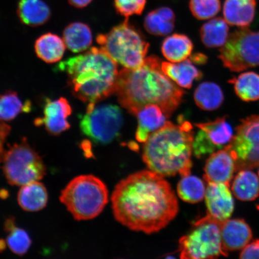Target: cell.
<instances>
[{"mask_svg": "<svg viewBox=\"0 0 259 259\" xmlns=\"http://www.w3.org/2000/svg\"><path fill=\"white\" fill-rule=\"evenodd\" d=\"M111 202L116 221L147 234L166 228L179 210L169 183L151 170L138 171L121 180L113 190Z\"/></svg>", "mask_w": 259, "mask_h": 259, "instance_id": "obj_1", "label": "cell"}, {"mask_svg": "<svg viewBox=\"0 0 259 259\" xmlns=\"http://www.w3.org/2000/svg\"><path fill=\"white\" fill-rule=\"evenodd\" d=\"M155 56L145 58L137 69L119 72L115 93L119 104L133 115L144 106H160L167 118L183 101L184 91L165 74Z\"/></svg>", "mask_w": 259, "mask_h": 259, "instance_id": "obj_2", "label": "cell"}, {"mask_svg": "<svg viewBox=\"0 0 259 259\" xmlns=\"http://www.w3.org/2000/svg\"><path fill=\"white\" fill-rule=\"evenodd\" d=\"M56 70L66 73L71 92L86 103L87 109L115 93L119 74L117 63L102 48H92L62 61Z\"/></svg>", "mask_w": 259, "mask_h": 259, "instance_id": "obj_3", "label": "cell"}, {"mask_svg": "<svg viewBox=\"0 0 259 259\" xmlns=\"http://www.w3.org/2000/svg\"><path fill=\"white\" fill-rule=\"evenodd\" d=\"M194 133L193 126L181 119L167 121L144 142L142 158L149 169L165 177L191 174Z\"/></svg>", "mask_w": 259, "mask_h": 259, "instance_id": "obj_4", "label": "cell"}, {"mask_svg": "<svg viewBox=\"0 0 259 259\" xmlns=\"http://www.w3.org/2000/svg\"><path fill=\"white\" fill-rule=\"evenodd\" d=\"M108 190L105 184L92 175L74 178L61 192L60 197L77 221L98 216L108 202Z\"/></svg>", "mask_w": 259, "mask_h": 259, "instance_id": "obj_5", "label": "cell"}, {"mask_svg": "<svg viewBox=\"0 0 259 259\" xmlns=\"http://www.w3.org/2000/svg\"><path fill=\"white\" fill-rule=\"evenodd\" d=\"M97 41L113 61L129 69H137L144 63L150 46L128 18L108 33L98 35Z\"/></svg>", "mask_w": 259, "mask_h": 259, "instance_id": "obj_6", "label": "cell"}, {"mask_svg": "<svg viewBox=\"0 0 259 259\" xmlns=\"http://www.w3.org/2000/svg\"><path fill=\"white\" fill-rule=\"evenodd\" d=\"M220 223L207 215L196 222L192 231L180 239V257L202 259L228 256V252L223 247Z\"/></svg>", "mask_w": 259, "mask_h": 259, "instance_id": "obj_7", "label": "cell"}, {"mask_svg": "<svg viewBox=\"0 0 259 259\" xmlns=\"http://www.w3.org/2000/svg\"><path fill=\"white\" fill-rule=\"evenodd\" d=\"M2 160L3 171L12 186H23L38 181L46 174L43 160L25 139L6 151Z\"/></svg>", "mask_w": 259, "mask_h": 259, "instance_id": "obj_8", "label": "cell"}, {"mask_svg": "<svg viewBox=\"0 0 259 259\" xmlns=\"http://www.w3.org/2000/svg\"><path fill=\"white\" fill-rule=\"evenodd\" d=\"M219 58L232 72L259 66V31L246 27L232 32L220 49Z\"/></svg>", "mask_w": 259, "mask_h": 259, "instance_id": "obj_9", "label": "cell"}, {"mask_svg": "<svg viewBox=\"0 0 259 259\" xmlns=\"http://www.w3.org/2000/svg\"><path fill=\"white\" fill-rule=\"evenodd\" d=\"M122 124L121 110L114 105H96L80 116L81 132L97 144H108L114 140Z\"/></svg>", "mask_w": 259, "mask_h": 259, "instance_id": "obj_10", "label": "cell"}, {"mask_svg": "<svg viewBox=\"0 0 259 259\" xmlns=\"http://www.w3.org/2000/svg\"><path fill=\"white\" fill-rule=\"evenodd\" d=\"M236 135L228 145L237 170L259 166V114L241 119Z\"/></svg>", "mask_w": 259, "mask_h": 259, "instance_id": "obj_11", "label": "cell"}, {"mask_svg": "<svg viewBox=\"0 0 259 259\" xmlns=\"http://www.w3.org/2000/svg\"><path fill=\"white\" fill-rule=\"evenodd\" d=\"M195 125L199 131L194 137L193 153L199 158L225 147L234 138V132L226 120V116Z\"/></svg>", "mask_w": 259, "mask_h": 259, "instance_id": "obj_12", "label": "cell"}, {"mask_svg": "<svg viewBox=\"0 0 259 259\" xmlns=\"http://www.w3.org/2000/svg\"><path fill=\"white\" fill-rule=\"evenodd\" d=\"M43 106L44 116L35 119V125L44 126L52 135H59L69 129L70 124L68 118L72 114V108L66 99L46 98Z\"/></svg>", "mask_w": 259, "mask_h": 259, "instance_id": "obj_13", "label": "cell"}, {"mask_svg": "<svg viewBox=\"0 0 259 259\" xmlns=\"http://www.w3.org/2000/svg\"><path fill=\"white\" fill-rule=\"evenodd\" d=\"M206 183V215L216 221L224 222L230 218L234 209V201L230 187L223 183Z\"/></svg>", "mask_w": 259, "mask_h": 259, "instance_id": "obj_14", "label": "cell"}, {"mask_svg": "<svg viewBox=\"0 0 259 259\" xmlns=\"http://www.w3.org/2000/svg\"><path fill=\"white\" fill-rule=\"evenodd\" d=\"M205 179L206 183H223L231 186V181L237 171L234 157L228 145L210 155L206 161Z\"/></svg>", "mask_w": 259, "mask_h": 259, "instance_id": "obj_15", "label": "cell"}, {"mask_svg": "<svg viewBox=\"0 0 259 259\" xmlns=\"http://www.w3.org/2000/svg\"><path fill=\"white\" fill-rule=\"evenodd\" d=\"M220 232L224 250H242L252 238L250 227L242 219L226 220L220 223Z\"/></svg>", "mask_w": 259, "mask_h": 259, "instance_id": "obj_16", "label": "cell"}, {"mask_svg": "<svg viewBox=\"0 0 259 259\" xmlns=\"http://www.w3.org/2000/svg\"><path fill=\"white\" fill-rule=\"evenodd\" d=\"M135 116L138 121L136 138L142 143H144L152 134L163 127L167 118L160 107L156 105H146Z\"/></svg>", "mask_w": 259, "mask_h": 259, "instance_id": "obj_17", "label": "cell"}, {"mask_svg": "<svg viewBox=\"0 0 259 259\" xmlns=\"http://www.w3.org/2000/svg\"><path fill=\"white\" fill-rule=\"evenodd\" d=\"M256 0H226L223 7L225 21L232 26L246 28L253 21Z\"/></svg>", "mask_w": 259, "mask_h": 259, "instance_id": "obj_18", "label": "cell"}, {"mask_svg": "<svg viewBox=\"0 0 259 259\" xmlns=\"http://www.w3.org/2000/svg\"><path fill=\"white\" fill-rule=\"evenodd\" d=\"M163 73L176 82L178 86L189 89L194 80L202 78V73L193 64L191 60L186 59L179 63L161 62Z\"/></svg>", "mask_w": 259, "mask_h": 259, "instance_id": "obj_19", "label": "cell"}, {"mask_svg": "<svg viewBox=\"0 0 259 259\" xmlns=\"http://www.w3.org/2000/svg\"><path fill=\"white\" fill-rule=\"evenodd\" d=\"M17 14L22 24L38 27L49 21L51 9L42 0H19Z\"/></svg>", "mask_w": 259, "mask_h": 259, "instance_id": "obj_20", "label": "cell"}, {"mask_svg": "<svg viewBox=\"0 0 259 259\" xmlns=\"http://www.w3.org/2000/svg\"><path fill=\"white\" fill-rule=\"evenodd\" d=\"M48 200L46 187L38 181L22 186L18 194L19 205L26 211L36 212L43 209Z\"/></svg>", "mask_w": 259, "mask_h": 259, "instance_id": "obj_21", "label": "cell"}, {"mask_svg": "<svg viewBox=\"0 0 259 259\" xmlns=\"http://www.w3.org/2000/svg\"><path fill=\"white\" fill-rule=\"evenodd\" d=\"M63 40L58 35L48 32L38 37L34 44L37 57L47 63H54L62 59L66 50Z\"/></svg>", "mask_w": 259, "mask_h": 259, "instance_id": "obj_22", "label": "cell"}, {"mask_svg": "<svg viewBox=\"0 0 259 259\" xmlns=\"http://www.w3.org/2000/svg\"><path fill=\"white\" fill-rule=\"evenodd\" d=\"M63 40L66 47L74 53L85 51L93 42L92 32L89 26L82 22H73L63 31Z\"/></svg>", "mask_w": 259, "mask_h": 259, "instance_id": "obj_23", "label": "cell"}, {"mask_svg": "<svg viewBox=\"0 0 259 259\" xmlns=\"http://www.w3.org/2000/svg\"><path fill=\"white\" fill-rule=\"evenodd\" d=\"M175 21L176 16L172 10L163 7L155 9L146 16L144 27L151 34L164 36L174 30Z\"/></svg>", "mask_w": 259, "mask_h": 259, "instance_id": "obj_24", "label": "cell"}, {"mask_svg": "<svg viewBox=\"0 0 259 259\" xmlns=\"http://www.w3.org/2000/svg\"><path fill=\"white\" fill-rule=\"evenodd\" d=\"M193 50V44L185 35L174 34L165 39L162 44V53L171 63H179L187 59Z\"/></svg>", "mask_w": 259, "mask_h": 259, "instance_id": "obj_25", "label": "cell"}, {"mask_svg": "<svg viewBox=\"0 0 259 259\" xmlns=\"http://www.w3.org/2000/svg\"><path fill=\"white\" fill-rule=\"evenodd\" d=\"M234 195L242 201H252L259 196V179L250 169L239 170L232 185Z\"/></svg>", "mask_w": 259, "mask_h": 259, "instance_id": "obj_26", "label": "cell"}, {"mask_svg": "<svg viewBox=\"0 0 259 259\" xmlns=\"http://www.w3.org/2000/svg\"><path fill=\"white\" fill-rule=\"evenodd\" d=\"M202 43L208 48L222 47L228 39V22L221 18L207 22L200 30Z\"/></svg>", "mask_w": 259, "mask_h": 259, "instance_id": "obj_27", "label": "cell"}, {"mask_svg": "<svg viewBox=\"0 0 259 259\" xmlns=\"http://www.w3.org/2000/svg\"><path fill=\"white\" fill-rule=\"evenodd\" d=\"M194 99L199 108L204 111H212L222 105L224 95L218 84L205 82L197 87L194 92Z\"/></svg>", "mask_w": 259, "mask_h": 259, "instance_id": "obj_28", "label": "cell"}, {"mask_svg": "<svg viewBox=\"0 0 259 259\" xmlns=\"http://www.w3.org/2000/svg\"><path fill=\"white\" fill-rule=\"evenodd\" d=\"M32 109L30 101L22 102L18 94L8 91L0 95V121H11L22 112L28 113Z\"/></svg>", "mask_w": 259, "mask_h": 259, "instance_id": "obj_29", "label": "cell"}, {"mask_svg": "<svg viewBox=\"0 0 259 259\" xmlns=\"http://www.w3.org/2000/svg\"><path fill=\"white\" fill-rule=\"evenodd\" d=\"M233 84L236 95L244 102L259 99V74L253 72L241 73L229 80Z\"/></svg>", "mask_w": 259, "mask_h": 259, "instance_id": "obj_30", "label": "cell"}, {"mask_svg": "<svg viewBox=\"0 0 259 259\" xmlns=\"http://www.w3.org/2000/svg\"><path fill=\"white\" fill-rule=\"evenodd\" d=\"M5 229L8 234L6 244L10 250L19 255L27 253L31 245V239L28 233L16 226L15 220L12 218L6 220Z\"/></svg>", "mask_w": 259, "mask_h": 259, "instance_id": "obj_31", "label": "cell"}, {"mask_svg": "<svg viewBox=\"0 0 259 259\" xmlns=\"http://www.w3.org/2000/svg\"><path fill=\"white\" fill-rule=\"evenodd\" d=\"M205 192V186L203 181L191 174L182 177L178 184V196L184 202L196 203L202 201Z\"/></svg>", "mask_w": 259, "mask_h": 259, "instance_id": "obj_32", "label": "cell"}, {"mask_svg": "<svg viewBox=\"0 0 259 259\" xmlns=\"http://www.w3.org/2000/svg\"><path fill=\"white\" fill-rule=\"evenodd\" d=\"M189 6L193 15L199 20L214 17L221 10L220 0H190Z\"/></svg>", "mask_w": 259, "mask_h": 259, "instance_id": "obj_33", "label": "cell"}, {"mask_svg": "<svg viewBox=\"0 0 259 259\" xmlns=\"http://www.w3.org/2000/svg\"><path fill=\"white\" fill-rule=\"evenodd\" d=\"M147 0H114L116 12L128 18L134 15H141L145 7Z\"/></svg>", "mask_w": 259, "mask_h": 259, "instance_id": "obj_34", "label": "cell"}, {"mask_svg": "<svg viewBox=\"0 0 259 259\" xmlns=\"http://www.w3.org/2000/svg\"><path fill=\"white\" fill-rule=\"evenodd\" d=\"M239 257L242 259L259 258V239L252 241L243 248Z\"/></svg>", "mask_w": 259, "mask_h": 259, "instance_id": "obj_35", "label": "cell"}, {"mask_svg": "<svg viewBox=\"0 0 259 259\" xmlns=\"http://www.w3.org/2000/svg\"><path fill=\"white\" fill-rule=\"evenodd\" d=\"M11 130L9 125L6 124L5 122L0 121V162L3 160V155H4V145Z\"/></svg>", "mask_w": 259, "mask_h": 259, "instance_id": "obj_36", "label": "cell"}, {"mask_svg": "<svg viewBox=\"0 0 259 259\" xmlns=\"http://www.w3.org/2000/svg\"><path fill=\"white\" fill-rule=\"evenodd\" d=\"M93 0H68L70 4L77 8H83L90 4Z\"/></svg>", "mask_w": 259, "mask_h": 259, "instance_id": "obj_37", "label": "cell"}, {"mask_svg": "<svg viewBox=\"0 0 259 259\" xmlns=\"http://www.w3.org/2000/svg\"><path fill=\"white\" fill-rule=\"evenodd\" d=\"M207 57L201 54H196L191 57V60L196 64H202L206 62Z\"/></svg>", "mask_w": 259, "mask_h": 259, "instance_id": "obj_38", "label": "cell"}, {"mask_svg": "<svg viewBox=\"0 0 259 259\" xmlns=\"http://www.w3.org/2000/svg\"><path fill=\"white\" fill-rule=\"evenodd\" d=\"M5 245H6L5 241H4L3 240H0V251H2L3 250H5Z\"/></svg>", "mask_w": 259, "mask_h": 259, "instance_id": "obj_39", "label": "cell"}, {"mask_svg": "<svg viewBox=\"0 0 259 259\" xmlns=\"http://www.w3.org/2000/svg\"><path fill=\"white\" fill-rule=\"evenodd\" d=\"M258 208L259 209V206H258Z\"/></svg>", "mask_w": 259, "mask_h": 259, "instance_id": "obj_40", "label": "cell"}, {"mask_svg": "<svg viewBox=\"0 0 259 259\" xmlns=\"http://www.w3.org/2000/svg\"><path fill=\"white\" fill-rule=\"evenodd\" d=\"M258 176H259V170H258Z\"/></svg>", "mask_w": 259, "mask_h": 259, "instance_id": "obj_41", "label": "cell"}]
</instances>
